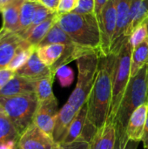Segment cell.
Masks as SVG:
<instances>
[{
	"label": "cell",
	"instance_id": "obj_9",
	"mask_svg": "<svg viewBox=\"0 0 148 149\" xmlns=\"http://www.w3.org/2000/svg\"><path fill=\"white\" fill-rule=\"evenodd\" d=\"M58 111L57 98L44 102H38V108L34 115L33 123L44 133L52 137Z\"/></svg>",
	"mask_w": 148,
	"mask_h": 149
},
{
	"label": "cell",
	"instance_id": "obj_10",
	"mask_svg": "<svg viewBox=\"0 0 148 149\" xmlns=\"http://www.w3.org/2000/svg\"><path fill=\"white\" fill-rule=\"evenodd\" d=\"M132 0H118L117 1V23L115 33L113 36L110 54L117 55L122 45L128 39L126 38L125 33L127 25L128 14Z\"/></svg>",
	"mask_w": 148,
	"mask_h": 149
},
{
	"label": "cell",
	"instance_id": "obj_26",
	"mask_svg": "<svg viewBox=\"0 0 148 149\" xmlns=\"http://www.w3.org/2000/svg\"><path fill=\"white\" fill-rule=\"evenodd\" d=\"M38 2H31L24 0L21 7L20 17H19V31L17 34L21 36L28 28L31 25L36 9Z\"/></svg>",
	"mask_w": 148,
	"mask_h": 149
},
{
	"label": "cell",
	"instance_id": "obj_18",
	"mask_svg": "<svg viewBox=\"0 0 148 149\" xmlns=\"http://www.w3.org/2000/svg\"><path fill=\"white\" fill-rule=\"evenodd\" d=\"M24 0H11L2 9L3 29L17 33L19 31V17Z\"/></svg>",
	"mask_w": 148,
	"mask_h": 149
},
{
	"label": "cell",
	"instance_id": "obj_19",
	"mask_svg": "<svg viewBox=\"0 0 148 149\" xmlns=\"http://www.w3.org/2000/svg\"><path fill=\"white\" fill-rule=\"evenodd\" d=\"M67 47L68 46L63 44H51L37 47L36 52L39 59L45 65L51 68L60 61Z\"/></svg>",
	"mask_w": 148,
	"mask_h": 149
},
{
	"label": "cell",
	"instance_id": "obj_14",
	"mask_svg": "<svg viewBox=\"0 0 148 149\" xmlns=\"http://www.w3.org/2000/svg\"><path fill=\"white\" fill-rule=\"evenodd\" d=\"M115 145L116 127L110 121L97 129L90 140V149H115Z\"/></svg>",
	"mask_w": 148,
	"mask_h": 149
},
{
	"label": "cell",
	"instance_id": "obj_32",
	"mask_svg": "<svg viewBox=\"0 0 148 149\" xmlns=\"http://www.w3.org/2000/svg\"><path fill=\"white\" fill-rule=\"evenodd\" d=\"M61 147L63 149H90V141L85 137L81 136L73 142Z\"/></svg>",
	"mask_w": 148,
	"mask_h": 149
},
{
	"label": "cell",
	"instance_id": "obj_40",
	"mask_svg": "<svg viewBox=\"0 0 148 149\" xmlns=\"http://www.w3.org/2000/svg\"><path fill=\"white\" fill-rule=\"evenodd\" d=\"M55 149H63V148H62V147H61L60 145H58V146H57V148H56Z\"/></svg>",
	"mask_w": 148,
	"mask_h": 149
},
{
	"label": "cell",
	"instance_id": "obj_33",
	"mask_svg": "<svg viewBox=\"0 0 148 149\" xmlns=\"http://www.w3.org/2000/svg\"><path fill=\"white\" fill-rule=\"evenodd\" d=\"M15 75V72L7 68L0 69V90L9 82V80Z\"/></svg>",
	"mask_w": 148,
	"mask_h": 149
},
{
	"label": "cell",
	"instance_id": "obj_15",
	"mask_svg": "<svg viewBox=\"0 0 148 149\" xmlns=\"http://www.w3.org/2000/svg\"><path fill=\"white\" fill-rule=\"evenodd\" d=\"M16 74L32 80H38L51 74L56 75L51 71V67L45 65L39 59L36 51L32 53L28 61L16 72Z\"/></svg>",
	"mask_w": 148,
	"mask_h": 149
},
{
	"label": "cell",
	"instance_id": "obj_24",
	"mask_svg": "<svg viewBox=\"0 0 148 149\" xmlns=\"http://www.w3.org/2000/svg\"><path fill=\"white\" fill-rule=\"evenodd\" d=\"M56 75H49L35 80V94L38 102H44L55 97L52 91V84Z\"/></svg>",
	"mask_w": 148,
	"mask_h": 149
},
{
	"label": "cell",
	"instance_id": "obj_8",
	"mask_svg": "<svg viewBox=\"0 0 148 149\" xmlns=\"http://www.w3.org/2000/svg\"><path fill=\"white\" fill-rule=\"evenodd\" d=\"M58 145L51 136L34 123L26 128L17 141V146L21 149H55Z\"/></svg>",
	"mask_w": 148,
	"mask_h": 149
},
{
	"label": "cell",
	"instance_id": "obj_11",
	"mask_svg": "<svg viewBox=\"0 0 148 149\" xmlns=\"http://www.w3.org/2000/svg\"><path fill=\"white\" fill-rule=\"evenodd\" d=\"M24 39L17 33L3 28L0 30V69L6 68Z\"/></svg>",
	"mask_w": 148,
	"mask_h": 149
},
{
	"label": "cell",
	"instance_id": "obj_1",
	"mask_svg": "<svg viewBox=\"0 0 148 149\" xmlns=\"http://www.w3.org/2000/svg\"><path fill=\"white\" fill-rule=\"evenodd\" d=\"M115 60L114 54L99 58L96 79L86 102L88 107L86 127H90L94 132L107 122L110 115Z\"/></svg>",
	"mask_w": 148,
	"mask_h": 149
},
{
	"label": "cell",
	"instance_id": "obj_16",
	"mask_svg": "<svg viewBox=\"0 0 148 149\" xmlns=\"http://www.w3.org/2000/svg\"><path fill=\"white\" fill-rule=\"evenodd\" d=\"M35 93V80L15 75L0 90V97H10L23 94Z\"/></svg>",
	"mask_w": 148,
	"mask_h": 149
},
{
	"label": "cell",
	"instance_id": "obj_41",
	"mask_svg": "<svg viewBox=\"0 0 148 149\" xmlns=\"http://www.w3.org/2000/svg\"><path fill=\"white\" fill-rule=\"evenodd\" d=\"M2 9H3V5L0 3V12H2Z\"/></svg>",
	"mask_w": 148,
	"mask_h": 149
},
{
	"label": "cell",
	"instance_id": "obj_6",
	"mask_svg": "<svg viewBox=\"0 0 148 149\" xmlns=\"http://www.w3.org/2000/svg\"><path fill=\"white\" fill-rule=\"evenodd\" d=\"M133 50V48L128 39L126 42L124 43L120 51L116 55L113 78V99L110 115L107 121H114L124 93L131 79V63Z\"/></svg>",
	"mask_w": 148,
	"mask_h": 149
},
{
	"label": "cell",
	"instance_id": "obj_12",
	"mask_svg": "<svg viewBox=\"0 0 148 149\" xmlns=\"http://www.w3.org/2000/svg\"><path fill=\"white\" fill-rule=\"evenodd\" d=\"M78 112L79 110L74 108L67 102L58 111L52 134V138L57 144L62 145L69 127Z\"/></svg>",
	"mask_w": 148,
	"mask_h": 149
},
{
	"label": "cell",
	"instance_id": "obj_29",
	"mask_svg": "<svg viewBox=\"0 0 148 149\" xmlns=\"http://www.w3.org/2000/svg\"><path fill=\"white\" fill-rule=\"evenodd\" d=\"M56 75L62 87L70 86L74 79V73H73L72 69L66 65H63L58 68L56 72Z\"/></svg>",
	"mask_w": 148,
	"mask_h": 149
},
{
	"label": "cell",
	"instance_id": "obj_22",
	"mask_svg": "<svg viewBox=\"0 0 148 149\" xmlns=\"http://www.w3.org/2000/svg\"><path fill=\"white\" fill-rule=\"evenodd\" d=\"M51 44H63V45H65L68 47L78 48L73 44L71 38L66 34V32L62 30V28L58 24L57 20H56V23L50 29V31H48L46 36L44 38V39L40 42V44L37 47L46 45H51Z\"/></svg>",
	"mask_w": 148,
	"mask_h": 149
},
{
	"label": "cell",
	"instance_id": "obj_42",
	"mask_svg": "<svg viewBox=\"0 0 148 149\" xmlns=\"http://www.w3.org/2000/svg\"><path fill=\"white\" fill-rule=\"evenodd\" d=\"M28 1H31V2H38V0H28Z\"/></svg>",
	"mask_w": 148,
	"mask_h": 149
},
{
	"label": "cell",
	"instance_id": "obj_39",
	"mask_svg": "<svg viewBox=\"0 0 148 149\" xmlns=\"http://www.w3.org/2000/svg\"><path fill=\"white\" fill-rule=\"evenodd\" d=\"M10 1H11V0H0V3H1V4L3 5V7L5 4H7V3H8L9 2H10Z\"/></svg>",
	"mask_w": 148,
	"mask_h": 149
},
{
	"label": "cell",
	"instance_id": "obj_35",
	"mask_svg": "<svg viewBox=\"0 0 148 149\" xmlns=\"http://www.w3.org/2000/svg\"><path fill=\"white\" fill-rule=\"evenodd\" d=\"M108 0H95V8H94V14L97 17V19H99L101 11L104 8V6L106 5V3H107Z\"/></svg>",
	"mask_w": 148,
	"mask_h": 149
},
{
	"label": "cell",
	"instance_id": "obj_20",
	"mask_svg": "<svg viewBox=\"0 0 148 149\" xmlns=\"http://www.w3.org/2000/svg\"><path fill=\"white\" fill-rule=\"evenodd\" d=\"M87 114H88V107H87V104L85 103L79 110L75 118L73 119L62 145L70 144L84 135L85 131V127L87 125Z\"/></svg>",
	"mask_w": 148,
	"mask_h": 149
},
{
	"label": "cell",
	"instance_id": "obj_27",
	"mask_svg": "<svg viewBox=\"0 0 148 149\" xmlns=\"http://www.w3.org/2000/svg\"><path fill=\"white\" fill-rule=\"evenodd\" d=\"M19 136L11 121L0 109V145L9 141H18Z\"/></svg>",
	"mask_w": 148,
	"mask_h": 149
},
{
	"label": "cell",
	"instance_id": "obj_44",
	"mask_svg": "<svg viewBox=\"0 0 148 149\" xmlns=\"http://www.w3.org/2000/svg\"><path fill=\"white\" fill-rule=\"evenodd\" d=\"M145 1H147V2H148V0H145Z\"/></svg>",
	"mask_w": 148,
	"mask_h": 149
},
{
	"label": "cell",
	"instance_id": "obj_5",
	"mask_svg": "<svg viewBox=\"0 0 148 149\" xmlns=\"http://www.w3.org/2000/svg\"><path fill=\"white\" fill-rule=\"evenodd\" d=\"M38 100L35 93L0 97V109L21 135L33 123Z\"/></svg>",
	"mask_w": 148,
	"mask_h": 149
},
{
	"label": "cell",
	"instance_id": "obj_38",
	"mask_svg": "<svg viewBox=\"0 0 148 149\" xmlns=\"http://www.w3.org/2000/svg\"><path fill=\"white\" fill-rule=\"evenodd\" d=\"M140 145V142H137V141H129L128 143L126 144V148L124 149H137L138 147ZM115 149H122L118 148V147H115Z\"/></svg>",
	"mask_w": 148,
	"mask_h": 149
},
{
	"label": "cell",
	"instance_id": "obj_21",
	"mask_svg": "<svg viewBox=\"0 0 148 149\" xmlns=\"http://www.w3.org/2000/svg\"><path fill=\"white\" fill-rule=\"evenodd\" d=\"M57 15L58 13L55 16L44 21L43 23L36 25L35 27L27 30L20 37H22L24 40H26L31 45L35 46L37 48V46L40 44V42L46 36L50 29L52 27V25L56 23Z\"/></svg>",
	"mask_w": 148,
	"mask_h": 149
},
{
	"label": "cell",
	"instance_id": "obj_23",
	"mask_svg": "<svg viewBox=\"0 0 148 149\" xmlns=\"http://www.w3.org/2000/svg\"><path fill=\"white\" fill-rule=\"evenodd\" d=\"M148 64V38L133 50L131 77L135 76L141 68Z\"/></svg>",
	"mask_w": 148,
	"mask_h": 149
},
{
	"label": "cell",
	"instance_id": "obj_31",
	"mask_svg": "<svg viewBox=\"0 0 148 149\" xmlns=\"http://www.w3.org/2000/svg\"><path fill=\"white\" fill-rule=\"evenodd\" d=\"M79 3V0H60L58 8V14H66L75 10Z\"/></svg>",
	"mask_w": 148,
	"mask_h": 149
},
{
	"label": "cell",
	"instance_id": "obj_43",
	"mask_svg": "<svg viewBox=\"0 0 148 149\" xmlns=\"http://www.w3.org/2000/svg\"><path fill=\"white\" fill-rule=\"evenodd\" d=\"M16 149H21V148H19V147L17 146V148H16Z\"/></svg>",
	"mask_w": 148,
	"mask_h": 149
},
{
	"label": "cell",
	"instance_id": "obj_37",
	"mask_svg": "<svg viewBox=\"0 0 148 149\" xmlns=\"http://www.w3.org/2000/svg\"><path fill=\"white\" fill-rule=\"evenodd\" d=\"M17 147V141H9L0 145V149H16Z\"/></svg>",
	"mask_w": 148,
	"mask_h": 149
},
{
	"label": "cell",
	"instance_id": "obj_4",
	"mask_svg": "<svg viewBox=\"0 0 148 149\" xmlns=\"http://www.w3.org/2000/svg\"><path fill=\"white\" fill-rule=\"evenodd\" d=\"M99 58L98 52H91L76 59L79 72L78 82L67 103L77 110H79L87 102L98 73Z\"/></svg>",
	"mask_w": 148,
	"mask_h": 149
},
{
	"label": "cell",
	"instance_id": "obj_7",
	"mask_svg": "<svg viewBox=\"0 0 148 149\" xmlns=\"http://www.w3.org/2000/svg\"><path fill=\"white\" fill-rule=\"evenodd\" d=\"M117 1L108 0L98 19L101 36V57L109 55L111 52L117 23Z\"/></svg>",
	"mask_w": 148,
	"mask_h": 149
},
{
	"label": "cell",
	"instance_id": "obj_30",
	"mask_svg": "<svg viewBox=\"0 0 148 149\" xmlns=\"http://www.w3.org/2000/svg\"><path fill=\"white\" fill-rule=\"evenodd\" d=\"M95 0H79L78 5L73 10L79 14H92L94 13Z\"/></svg>",
	"mask_w": 148,
	"mask_h": 149
},
{
	"label": "cell",
	"instance_id": "obj_2",
	"mask_svg": "<svg viewBox=\"0 0 148 149\" xmlns=\"http://www.w3.org/2000/svg\"><path fill=\"white\" fill-rule=\"evenodd\" d=\"M148 103V64L133 77H131L121 100L113 123L116 127V145L124 149L128 140L126 127L133 113L140 106Z\"/></svg>",
	"mask_w": 148,
	"mask_h": 149
},
{
	"label": "cell",
	"instance_id": "obj_17",
	"mask_svg": "<svg viewBox=\"0 0 148 149\" xmlns=\"http://www.w3.org/2000/svg\"><path fill=\"white\" fill-rule=\"evenodd\" d=\"M148 17L147 2L145 0H132L127 25L126 29V38L129 39L133 31Z\"/></svg>",
	"mask_w": 148,
	"mask_h": 149
},
{
	"label": "cell",
	"instance_id": "obj_34",
	"mask_svg": "<svg viewBox=\"0 0 148 149\" xmlns=\"http://www.w3.org/2000/svg\"><path fill=\"white\" fill-rule=\"evenodd\" d=\"M60 0H38V3L48 8L49 10L58 12V8L59 5Z\"/></svg>",
	"mask_w": 148,
	"mask_h": 149
},
{
	"label": "cell",
	"instance_id": "obj_28",
	"mask_svg": "<svg viewBox=\"0 0 148 149\" xmlns=\"http://www.w3.org/2000/svg\"><path fill=\"white\" fill-rule=\"evenodd\" d=\"M58 12H55V11H52L51 10H49L48 8L44 7V5H42L41 3H38V6H37V9H36V12H35V15H34V18H33V21H32V24L28 28L29 29H31L33 27H35L36 25L43 23L44 21L47 20L48 18L55 16ZM27 31V30H26ZM24 31V32H25Z\"/></svg>",
	"mask_w": 148,
	"mask_h": 149
},
{
	"label": "cell",
	"instance_id": "obj_25",
	"mask_svg": "<svg viewBox=\"0 0 148 149\" xmlns=\"http://www.w3.org/2000/svg\"><path fill=\"white\" fill-rule=\"evenodd\" d=\"M35 51H36V47L31 45L26 40H24V42L17 50L15 56L13 57V58L9 63L6 68L16 72L28 61V59L31 58V56Z\"/></svg>",
	"mask_w": 148,
	"mask_h": 149
},
{
	"label": "cell",
	"instance_id": "obj_36",
	"mask_svg": "<svg viewBox=\"0 0 148 149\" xmlns=\"http://www.w3.org/2000/svg\"><path fill=\"white\" fill-rule=\"evenodd\" d=\"M141 142L143 143L144 148L148 149V114L147 118V121H146V125H145V128H144V133H143Z\"/></svg>",
	"mask_w": 148,
	"mask_h": 149
},
{
	"label": "cell",
	"instance_id": "obj_13",
	"mask_svg": "<svg viewBox=\"0 0 148 149\" xmlns=\"http://www.w3.org/2000/svg\"><path fill=\"white\" fill-rule=\"evenodd\" d=\"M147 114L148 103L140 106L133 113L129 119L126 133L128 141L141 142Z\"/></svg>",
	"mask_w": 148,
	"mask_h": 149
},
{
	"label": "cell",
	"instance_id": "obj_3",
	"mask_svg": "<svg viewBox=\"0 0 148 149\" xmlns=\"http://www.w3.org/2000/svg\"><path fill=\"white\" fill-rule=\"evenodd\" d=\"M57 23L79 50L84 52H95L101 57L100 30L94 13L79 14L73 11L66 14L58 13Z\"/></svg>",
	"mask_w": 148,
	"mask_h": 149
}]
</instances>
